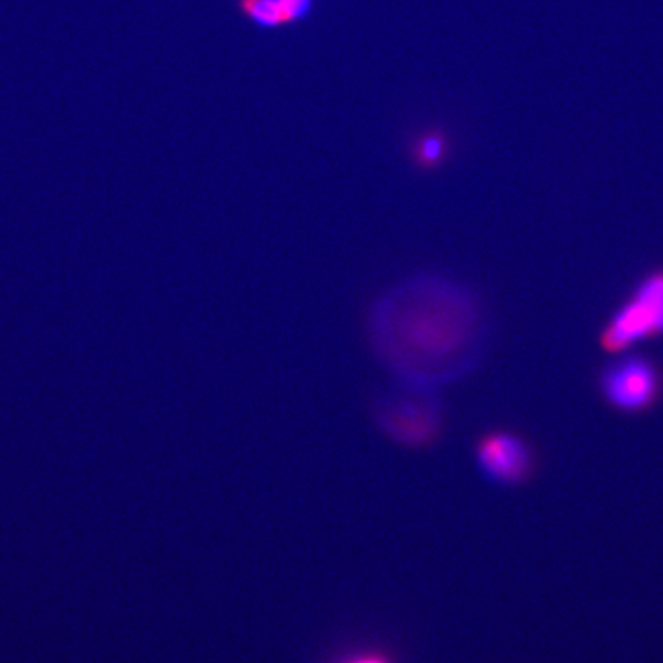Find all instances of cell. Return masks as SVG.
<instances>
[{"mask_svg":"<svg viewBox=\"0 0 663 663\" xmlns=\"http://www.w3.org/2000/svg\"><path fill=\"white\" fill-rule=\"evenodd\" d=\"M371 343L415 385L454 379L477 363L485 324L475 295L448 279L413 278L374 306Z\"/></svg>","mask_w":663,"mask_h":663,"instance_id":"1","label":"cell"},{"mask_svg":"<svg viewBox=\"0 0 663 663\" xmlns=\"http://www.w3.org/2000/svg\"><path fill=\"white\" fill-rule=\"evenodd\" d=\"M663 336V267L645 275L601 331L607 354L620 355L636 344Z\"/></svg>","mask_w":663,"mask_h":663,"instance_id":"2","label":"cell"},{"mask_svg":"<svg viewBox=\"0 0 663 663\" xmlns=\"http://www.w3.org/2000/svg\"><path fill=\"white\" fill-rule=\"evenodd\" d=\"M599 386L609 405L624 413H640L658 402L663 375L650 356L624 355L602 370Z\"/></svg>","mask_w":663,"mask_h":663,"instance_id":"3","label":"cell"},{"mask_svg":"<svg viewBox=\"0 0 663 663\" xmlns=\"http://www.w3.org/2000/svg\"><path fill=\"white\" fill-rule=\"evenodd\" d=\"M378 421L393 439L427 446L441 428V410L428 398H393L378 408Z\"/></svg>","mask_w":663,"mask_h":663,"instance_id":"4","label":"cell"},{"mask_svg":"<svg viewBox=\"0 0 663 663\" xmlns=\"http://www.w3.org/2000/svg\"><path fill=\"white\" fill-rule=\"evenodd\" d=\"M479 469L490 481L501 485L519 484L531 469L528 444L515 433L490 432L477 444Z\"/></svg>","mask_w":663,"mask_h":663,"instance_id":"5","label":"cell"},{"mask_svg":"<svg viewBox=\"0 0 663 663\" xmlns=\"http://www.w3.org/2000/svg\"><path fill=\"white\" fill-rule=\"evenodd\" d=\"M316 5L317 0H237L241 16L262 32L301 24Z\"/></svg>","mask_w":663,"mask_h":663,"instance_id":"6","label":"cell"},{"mask_svg":"<svg viewBox=\"0 0 663 663\" xmlns=\"http://www.w3.org/2000/svg\"><path fill=\"white\" fill-rule=\"evenodd\" d=\"M450 152V137L441 126H431L413 136L410 157L423 170L438 168Z\"/></svg>","mask_w":663,"mask_h":663,"instance_id":"7","label":"cell"},{"mask_svg":"<svg viewBox=\"0 0 663 663\" xmlns=\"http://www.w3.org/2000/svg\"><path fill=\"white\" fill-rule=\"evenodd\" d=\"M340 663H393L389 655L379 653V651H369V653H362L352 655V658L344 659Z\"/></svg>","mask_w":663,"mask_h":663,"instance_id":"8","label":"cell"}]
</instances>
